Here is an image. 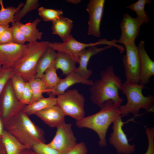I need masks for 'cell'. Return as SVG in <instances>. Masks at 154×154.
<instances>
[{
  "instance_id": "cell-29",
  "label": "cell",
  "mask_w": 154,
  "mask_h": 154,
  "mask_svg": "<svg viewBox=\"0 0 154 154\" xmlns=\"http://www.w3.org/2000/svg\"><path fill=\"white\" fill-rule=\"evenodd\" d=\"M33 96L30 104L43 97V94L46 89L44 83L40 78H35L29 82Z\"/></svg>"
},
{
  "instance_id": "cell-32",
  "label": "cell",
  "mask_w": 154,
  "mask_h": 154,
  "mask_svg": "<svg viewBox=\"0 0 154 154\" xmlns=\"http://www.w3.org/2000/svg\"><path fill=\"white\" fill-rule=\"evenodd\" d=\"M20 21L11 23L13 42L25 44L27 41L20 29Z\"/></svg>"
},
{
  "instance_id": "cell-7",
  "label": "cell",
  "mask_w": 154,
  "mask_h": 154,
  "mask_svg": "<svg viewBox=\"0 0 154 154\" xmlns=\"http://www.w3.org/2000/svg\"><path fill=\"white\" fill-rule=\"evenodd\" d=\"M26 106L16 96L10 79L0 95V117L3 125Z\"/></svg>"
},
{
  "instance_id": "cell-22",
  "label": "cell",
  "mask_w": 154,
  "mask_h": 154,
  "mask_svg": "<svg viewBox=\"0 0 154 154\" xmlns=\"http://www.w3.org/2000/svg\"><path fill=\"white\" fill-rule=\"evenodd\" d=\"M55 105L56 97L55 96L49 95L48 97H43L32 104L26 105L23 111L29 116Z\"/></svg>"
},
{
  "instance_id": "cell-33",
  "label": "cell",
  "mask_w": 154,
  "mask_h": 154,
  "mask_svg": "<svg viewBox=\"0 0 154 154\" xmlns=\"http://www.w3.org/2000/svg\"><path fill=\"white\" fill-rule=\"evenodd\" d=\"M31 149L37 154H61L43 142L36 144L33 145Z\"/></svg>"
},
{
  "instance_id": "cell-15",
  "label": "cell",
  "mask_w": 154,
  "mask_h": 154,
  "mask_svg": "<svg viewBox=\"0 0 154 154\" xmlns=\"http://www.w3.org/2000/svg\"><path fill=\"white\" fill-rule=\"evenodd\" d=\"M137 46L140 59L139 83L145 86L154 75V62L145 50L144 41H141Z\"/></svg>"
},
{
  "instance_id": "cell-34",
  "label": "cell",
  "mask_w": 154,
  "mask_h": 154,
  "mask_svg": "<svg viewBox=\"0 0 154 154\" xmlns=\"http://www.w3.org/2000/svg\"><path fill=\"white\" fill-rule=\"evenodd\" d=\"M13 69L2 67L0 70V95L13 74Z\"/></svg>"
},
{
  "instance_id": "cell-16",
  "label": "cell",
  "mask_w": 154,
  "mask_h": 154,
  "mask_svg": "<svg viewBox=\"0 0 154 154\" xmlns=\"http://www.w3.org/2000/svg\"><path fill=\"white\" fill-rule=\"evenodd\" d=\"M112 46L110 45L101 48L92 46L86 48L82 50L79 55V66L76 68L74 72L86 79H89L93 71L87 68L88 62L93 56L110 48Z\"/></svg>"
},
{
  "instance_id": "cell-17",
  "label": "cell",
  "mask_w": 154,
  "mask_h": 154,
  "mask_svg": "<svg viewBox=\"0 0 154 154\" xmlns=\"http://www.w3.org/2000/svg\"><path fill=\"white\" fill-rule=\"evenodd\" d=\"M93 81L86 79L74 72L66 76L63 79H60L57 85L54 88L46 89L44 93L48 95L55 96L65 92L70 87L77 84L81 83L87 86H91Z\"/></svg>"
},
{
  "instance_id": "cell-35",
  "label": "cell",
  "mask_w": 154,
  "mask_h": 154,
  "mask_svg": "<svg viewBox=\"0 0 154 154\" xmlns=\"http://www.w3.org/2000/svg\"><path fill=\"white\" fill-rule=\"evenodd\" d=\"M145 132L147 138L148 146L144 154H154V127L145 126Z\"/></svg>"
},
{
  "instance_id": "cell-24",
  "label": "cell",
  "mask_w": 154,
  "mask_h": 154,
  "mask_svg": "<svg viewBox=\"0 0 154 154\" xmlns=\"http://www.w3.org/2000/svg\"><path fill=\"white\" fill-rule=\"evenodd\" d=\"M56 54V52L52 48L48 47L46 48L37 63L35 78H40L54 61Z\"/></svg>"
},
{
  "instance_id": "cell-8",
  "label": "cell",
  "mask_w": 154,
  "mask_h": 154,
  "mask_svg": "<svg viewBox=\"0 0 154 154\" xmlns=\"http://www.w3.org/2000/svg\"><path fill=\"white\" fill-rule=\"evenodd\" d=\"M120 116L112 123V131L109 136V143L116 149L119 154H131L135 150V145L130 144L127 135L123 129V126L126 123L134 121L133 117L126 122L122 121Z\"/></svg>"
},
{
  "instance_id": "cell-5",
  "label": "cell",
  "mask_w": 154,
  "mask_h": 154,
  "mask_svg": "<svg viewBox=\"0 0 154 154\" xmlns=\"http://www.w3.org/2000/svg\"><path fill=\"white\" fill-rule=\"evenodd\" d=\"M48 44L47 41H37L26 44L22 58L13 69V74L20 76L26 82L35 78L37 63Z\"/></svg>"
},
{
  "instance_id": "cell-21",
  "label": "cell",
  "mask_w": 154,
  "mask_h": 154,
  "mask_svg": "<svg viewBox=\"0 0 154 154\" xmlns=\"http://www.w3.org/2000/svg\"><path fill=\"white\" fill-rule=\"evenodd\" d=\"M41 21L40 19L37 18L31 22L25 24H23L21 22L20 29L27 42H33L41 39L42 33L37 28V25Z\"/></svg>"
},
{
  "instance_id": "cell-25",
  "label": "cell",
  "mask_w": 154,
  "mask_h": 154,
  "mask_svg": "<svg viewBox=\"0 0 154 154\" xmlns=\"http://www.w3.org/2000/svg\"><path fill=\"white\" fill-rule=\"evenodd\" d=\"M152 2L151 0H138L131 4L126 8L135 12L136 17L142 24L147 23L150 19L145 10V6L146 5L151 4Z\"/></svg>"
},
{
  "instance_id": "cell-37",
  "label": "cell",
  "mask_w": 154,
  "mask_h": 154,
  "mask_svg": "<svg viewBox=\"0 0 154 154\" xmlns=\"http://www.w3.org/2000/svg\"><path fill=\"white\" fill-rule=\"evenodd\" d=\"M13 42L12 27H9L0 36V44H7Z\"/></svg>"
},
{
  "instance_id": "cell-4",
  "label": "cell",
  "mask_w": 154,
  "mask_h": 154,
  "mask_svg": "<svg viewBox=\"0 0 154 154\" xmlns=\"http://www.w3.org/2000/svg\"><path fill=\"white\" fill-rule=\"evenodd\" d=\"M146 87L139 83L125 81L122 83L121 91L127 98L125 105H121L119 108L121 116H127L132 114L135 117L139 115L140 109L147 112H154V96L151 95L144 96L142 91Z\"/></svg>"
},
{
  "instance_id": "cell-44",
  "label": "cell",
  "mask_w": 154,
  "mask_h": 154,
  "mask_svg": "<svg viewBox=\"0 0 154 154\" xmlns=\"http://www.w3.org/2000/svg\"><path fill=\"white\" fill-rule=\"evenodd\" d=\"M2 65L0 63V70L2 68Z\"/></svg>"
},
{
  "instance_id": "cell-30",
  "label": "cell",
  "mask_w": 154,
  "mask_h": 154,
  "mask_svg": "<svg viewBox=\"0 0 154 154\" xmlns=\"http://www.w3.org/2000/svg\"><path fill=\"white\" fill-rule=\"evenodd\" d=\"M39 5L38 0H27L23 7L15 14V21H20V20L29 12L36 9Z\"/></svg>"
},
{
  "instance_id": "cell-20",
  "label": "cell",
  "mask_w": 154,
  "mask_h": 154,
  "mask_svg": "<svg viewBox=\"0 0 154 154\" xmlns=\"http://www.w3.org/2000/svg\"><path fill=\"white\" fill-rule=\"evenodd\" d=\"M56 69H60L66 76L74 72L76 62L68 54L62 52H57L54 60Z\"/></svg>"
},
{
  "instance_id": "cell-39",
  "label": "cell",
  "mask_w": 154,
  "mask_h": 154,
  "mask_svg": "<svg viewBox=\"0 0 154 154\" xmlns=\"http://www.w3.org/2000/svg\"><path fill=\"white\" fill-rule=\"evenodd\" d=\"M0 154H7L1 136H0Z\"/></svg>"
},
{
  "instance_id": "cell-13",
  "label": "cell",
  "mask_w": 154,
  "mask_h": 154,
  "mask_svg": "<svg viewBox=\"0 0 154 154\" xmlns=\"http://www.w3.org/2000/svg\"><path fill=\"white\" fill-rule=\"evenodd\" d=\"M26 44L12 42L0 44V63L2 67L13 69L22 58Z\"/></svg>"
},
{
  "instance_id": "cell-6",
  "label": "cell",
  "mask_w": 154,
  "mask_h": 154,
  "mask_svg": "<svg viewBox=\"0 0 154 154\" xmlns=\"http://www.w3.org/2000/svg\"><path fill=\"white\" fill-rule=\"evenodd\" d=\"M57 96L56 105L65 116L72 117L76 121L85 117V98L78 90H68Z\"/></svg>"
},
{
  "instance_id": "cell-19",
  "label": "cell",
  "mask_w": 154,
  "mask_h": 154,
  "mask_svg": "<svg viewBox=\"0 0 154 154\" xmlns=\"http://www.w3.org/2000/svg\"><path fill=\"white\" fill-rule=\"evenodd\" d=\"M73 22L68 18L61 16L52 22L51 29L53 34L58 36L62 42L66 40L71 35Z\"/></svg>"
},
{
  "instance_id": "cell-38",
  "label": "cell",
  "mask_w": 154,
  "mask_h": 154,
  "mask_svg": "<svg viewBox=\"0 0 154 154\" xmlns=\"http://www.w3.org/2000/svg\"><path fill=\"white\" fill-rule=\"evenodd\" d=\"M88 150L84 142L77 143L76 146L65 154H87Z\"/></svg>"
},
{
  "instance_id": "cell-42",
  "label": "cell",
  "mask_w": 154,
  "mask_h": 154,
  "mask_svg": "<svg viewBox=\"0 0 154 154\" xmlns=\"http://www.w3.org/2000/svg\"><path fill=\"white\" fill-rule=\"evenodd\" d=\"M4 130V125L0 117V136H1Z\"/></svg>"
},
{
  "instance_id": "cell-31",
  "label": "cell",
  "mask_w": 154,
  "mask_h": 154,
  "mask_svg": "<svg viewBox=\"0 0 154 154\" xmlns=\"http://www.w3.org/2000/svg\"><path fill=\"white\" fill-rule=\"evenodd\" d=\"M10 80L13 91L20 100L26 82L20 76L14 74L11 76Z\"/></svg>"
},
{
  "instance_id": "cell-26",
  "label": "cell",
  "mask_w": 154,
  "mask_h": 154,
  "mask_svg": "<svg viewBox=\"0 0 154 154\" xmlns=\"http://www.w3.org/2000/svg\"><path fill=\"white\" fill-rule=\"evenodd\" d=\"M24 3L21 2L17 7L9 6L6 8L4 7L3 1L0 0V25H9L15 22V15L17 12L24 5Z\"/></svg>"
},
{
  "instance_id": "cell-40",
  "label": "cell",
  "mask_w": 154,
  "mask_h": 154,
  "mask_svg": "<svg viewBox=\"0 0 154 154\" xmlns=\"http://www.w3.org/2000/svg\"><path fill=\"white\" fill-rule=\"evenodd\" d=\"M9 27V25H0V36Z\"/></svg>"
},
{
  "instance_id": "cell-36",
  "label": "cell",
  "mask_w": 154,
  "mask_h": 154,
  "mask_svg": "<svg viewBox=\"0 0 154 154\" xmlns=\"http://www.w3.org/2000/svg\"><path fill=\"white\" fill-rule=\"evenodd\" d=\"M32 96V92L29 83L26 82L20 100L23 104L29 105L31 102Z\"/></svg>"
},
{
  "instance_id": "cell-14",
  "label": "cell",
  "mask_w": 154,
  "mask_h": 154,
  "mask_svg": "<svg viewBox=\"0 0 154 154\" xmlns=\"http://www.w3.org/2000/svg\"><path fill=\"white\" fill-rule=\"evenodd\" d=\"M142 24L136 17H132L127 13L124 14L120 24L121 34L117 42L124 45L135 42Z\"/></svg>"
},
{
  "instance_id": "cell-18",
  "label": "cell",
  "mask_w": 154,
  "mask_h": 154,
  "mask_svg": "<svg viewBox=\"0 0 154 154\" xmlns=\"http://www.w3.org/2000/svg\"><path fill=\"white\" fill-rule=\"evenodd\" d=\"M45 124L51 127L57 128L65 122V115L61 109L55 105L35 114Z\"/></svg>"
},
{
  "instance_id": "cell-28",
  "label": "cell",
  "mask_w": 154,
  "mask_h": 154,
  "mask_svg": "<svg viewBox=\"0 0 154 154\" xmlns=\"http://www.w3.org/2000/svg\"><path fill=\"white\" fill-rule=\"evenodd\" d=\"M38 12L43 21L52 22L58 19L63 14L62 10L48 8L43 7L38 8Z\"/></svg>"
},
{
  "instance_id": "cell-43",
  "label": "cell",
  "mask_w": 154,
  "mask_h": 154,
  "mask_svg": "<svg viewBox=\"0 0 154 154\" xmlns=\"http://www.w3.org/2000/svg\"><path fill=\"white\" fill-rule=\"evenodd\" d=\"M68 2L74 4H78L81 1V0H67Z\"/></svg>"
},
{
  "instance_id": "cell-12",
  "label": "cell",
  "mask_w": 154,
  "mask_h": 154,
  "mask_svg": "<svg viewBox=\"0 0 154 154\" xmlns=\"http://www.w3.org/2000/svg\"><path fill=\"white\" fill-rule=\"evenodd\" d=\"M105 1V0H90L87 4L86 9L89 15L88 35L96 37L100 35V24Z\"/></svg>"
},
{
  "instance_id": "cell-41",
  "label": "cell",
  "mask_w": 154,
  "mask_h": 154,
  "mask_svg": "<svg viewBox=\"0 0 154 154\" xmlns=\"http://www.w3.org/2000/svg\"><path fill=\"white\" fill-rule=\"evenodd\" d=\"M21 154H37L31 149H24Z\"/></svg>"
},
{
  "instance_id": "cell-1",
  "label": "cell",
  "mask_w": 154,
  "mask_h": 154,
  "mask_svg": "<svg viewBox=\"0 0 154 154\" xmlns=\"http://www.w3.org/2000/svg\"><path fill=\"white\" fill-rule=\"evenodd\" d=\"M100 75V79L93 82L90 88L91 101L100 108L109 100L119 106L123 101L119 94L123 83L121 78L116 74L113 66L101 71Z\"/></svg>"
},
{
  "instance_id": "cell-27",
  "label": "cell",
  "mask_w": 154,
  "mask_h": 154,
  "mask_svg": "<svg viewBox=\"0 0 154 154\" xmlns=\"http://www.w3.org/2000/svg\"><path fill=\"white\" fill-rule=\"evenodd\" d=\"M54 63V61L40 78L47 89L54 87L60 79L57 75Z\"/></svg>"
},
{
  "instance_id": "cell-10",
  "label": "cell",
  "mask_w": 154,
  "mask_h": 154,
  "mask_svg": "<svg viewBox=\"0 0 154 154\" xmlns=\"http://www.w3.org/2000/svg\"><path fill=\"white\" fill-rule=\"evenodd\" d=\"M125 54L122 58L125 81L139 83L140 59L135 42L124 45Z\"/></svg>"
},
{
  "instance_id": "cell-11",
  "label": "cell",
  "mask_w": 154,
  "mask_h": 154,
  "mask_svg": "<svg viewBox=\"0 0 154 154\" xmlns=\"http://www.w3.org/2000/svg\"><path fill=\"white\" fill-rule=\"evenodd\" d=\"M72 126L71 124L65 122L59 126L54 137L47 145L61 154H65L72 149L77 143Z\"/></svg>"
},
{
  "instance_id": "cell-2",
  "label": "cell",
  "mask_w": 154,
  "mask_h": 154,
  "mask_svg": "<svg viewBox=\"0 0 154 154\" xmlns=\"http://www.w3.org/2000/svg\"><path fill=\"white\" fill-rule=\"evenodd\" d=\"M97 112L76 121V125L79 128L91 129L98 134L99 139L98 144L101 147L107 144L106 137L110 125L117 118L121 116L119 106L112 100L105 102Z\"/></svg>"
},
{
  "instance_id": "cell-9",
  "label": "cell",
  "mask_w": 154,
  "mask_h": 154,
  "mask_svg": "<svg viewBox=\"0 0 154 154\" xmlns=\"http://www.w3.org/2000/svg\"><path fill=\"white\" fill-rule=\"evenodd\" d=\"M108 40L105 38L101 39L94 43H88L80 42L71 35L64 42H50L48 41V47L56 52H62L68 54L75 61L79 63V55L80 52L86 48L99 45H108Z\"/></svg>"
},
{
  "instance_id": "cell-23",
  "label": "cell",
  "mask_w": 154,
  "mask_h": 154,
  "mask_svg": "<svg viewBox=\"0 0 154 154\" xmlns=\"http://www.w3.org/2000/svg\"><path fill=\"white\" fill-rule=\"evenodd\" d=\"M1 137L7 154H21L24 149H30L22 144L5 129Z\"/></svg>"
},
{
  "instance_id": "cell-3",
  "label": "cell",
  "mask_w": 154,
  "mask_h": 154,
  "mask_svg": "<svg viewBox=\"0 0 154 154\" xmlns=\"http://www.w3.org/2000/svg\"><path fill=\"white\" fill-rule=\"evenodd\" d=\"M4 126L6 131L31 149L37 143L45 142L43 130L33 122L23 111L11 118Z\"/></svg>"
}]
</instances>
